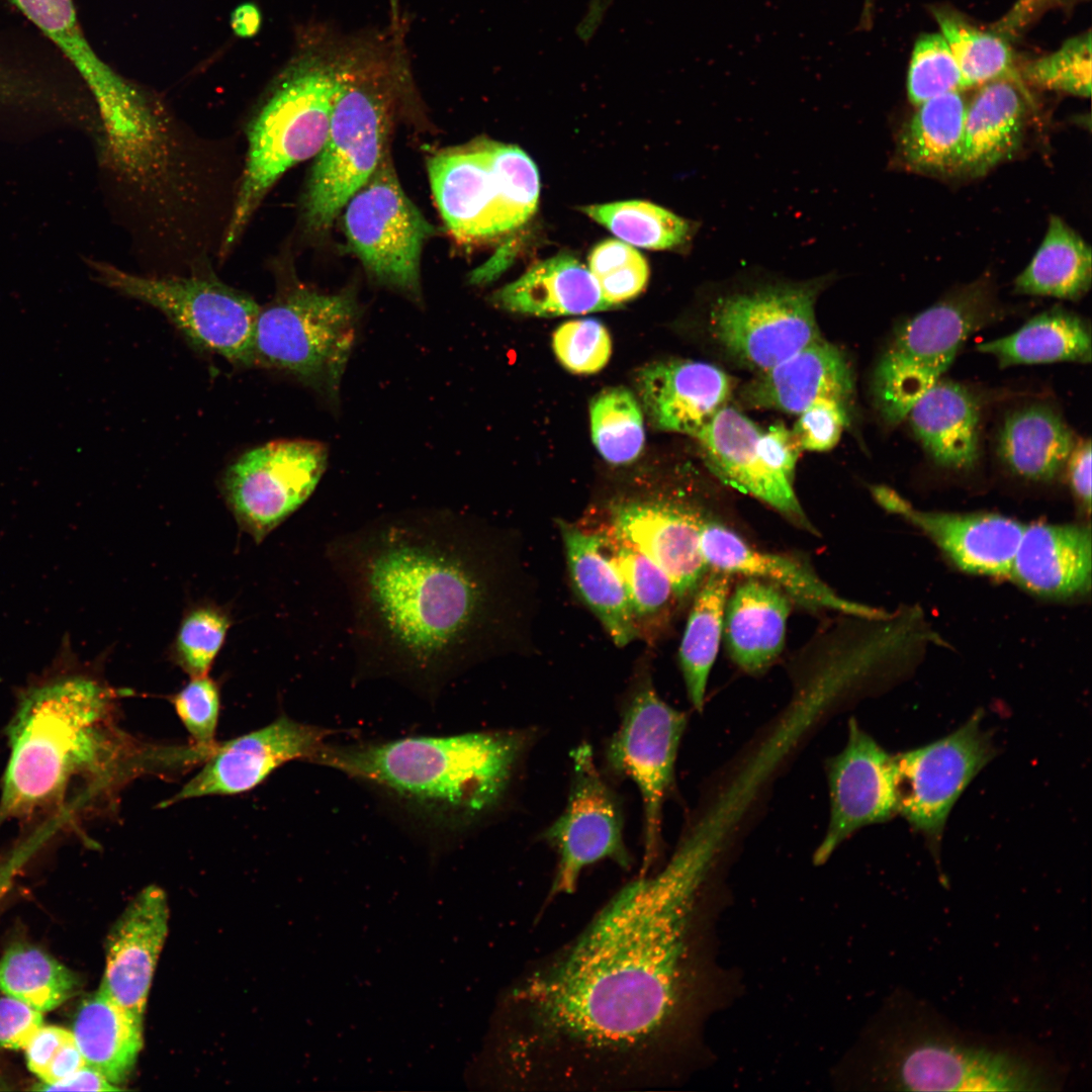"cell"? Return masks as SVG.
Returning <instances> with one entry per match:
<instances>
[{
    "label": "cell",
    "instance_id": "1",
    "mask_svg": "<svg viewBox=\"0 0 1092 1092\" xmlns=\"http://www.w3.org/2000/svg\"><path fill=\"white\" fill-rule=\"evenodd\" d=\"M707 856L686 840L621 889L566 946L503 993L475 1062L510 1091H619L673 1076L701 969L698 901Z\"/></svg>",
    "mask_w": 1092,
    "mask_h": 1092
},
{
    "label": "cell",
    "instance_id": "2",
    "mask_svg": "<svg viewBox=\"0 0 1092 1092\" xmlns=\"http://www.w3.org/2000/svg\"><path fill=\"white\" fill-rule=\"evenodd\" d=\"M491 542L453 517L421 515L382 520L347 542L345 576L371 646L430 675L509 631L513 572Z\"/></svg>",
    "mask_w": 1092,
    "mask_h": 1092
},
{
    "label": "cell",
    "instance_id": "3",
    "mask_svg": "<svg viewBox=\"0 0 1092 1092\" xmlns=\"http://www.w3.org/2000/svg\"><path fill=\"white\" fill-rule=\"evenodd\" d=\"M113 697L64 638L53 665L20 695L8 726L0 825L39 814L66 819L80 782L85 801L109 785L118 752L109 719Z\"/></svg>",
    "mask_w": 1092,
    "mask_h": 1092
},
{
    "label": "cell",
    "instance_id": "4",
    "mask_svg": "<svg viewBox=\"0 0 1092 1092\" xmlns=\"http://www.w3.org/2000/svg\"><path fill=\"white\" fill-rule=\"evenodd\" d=\"M534 736L508 729L325 744L314 761L371 786L434 827L460 831L509 801Z\"/></svg>",
    "mask_w": 1092,
    "mask_h": 1092
},
{
    "label": "cell",
    "instance_id": "5",
    "mask_svg": "<svg viewBox=\"0 0 1092 1092\" xmlns=\"http://www.w3.org/2000/svg\"><path fill=\"white\" fill-rule=\"evenodd\" d=\"M338 57L307 51L287 67L249 118L247 151L218 259L235 249L262 201L290 168L314 158L330 127Z\"/></svg>",
    "mask_w": 1092,
    "mask_h": 1092
},
{
    "label": "cell",
    "instance_id": "6",
    "mask_svg": "<svg viewBox=\"0 0 1092 1092\" xmlns=\"http://www.w3.org/2000/svg\"><path fill=\"white\" fill-rule=\"evenodd\" d=\"M394 73L391 63L376 49L362 47L338 57L330 127L302 199L308 230L328 229L388 150L396 92Z\"/></svg>",
    "mask_w": 1092,
    "mask_h": 1092
},
{
    "label": "cell",
    "instance_id": "7",
    "mask_svg": "<svg viewBox=\"0 0 1092 1092\" xmlns=\"http://www.w3.org/2000/svg\"><path fill=\"white\" fill-rule=\"evenodd\" d=\"M359 318L350 291L324 293L295 281L279 282L273 299L260 305L253 366L289 374L336 406Z\"/></svg>",
    "mask_w": 1092,
    "mask_h": 1092
},
{
    "label": "cell",
    "instance_id": "8",
    "mask_svg": "<svg viewBox=\"0 0 1092 1092\" xmlns=\"http://www.w3.org/2000/svg\"><path fill=\"white\" fill-rule=\"evenodd\" d=\"M428 171L441 215L461 243L508 234L536 210L538 170L517 146L474 141L436 153Z\"/></svg>",
    "mask_w": 1092,
    "mask_h": 1092
},
{
    "label": "cell",
    "instance_id": "9",
    "mask_svg": "<svg viewBox=\"0 0 1092 1092\" xmlns=\"http://www.w3.org/2000/svg\"><path fill=\"white\" fill-rule=\"evenodd\" d=\"M878 1080L904 1091H1046L1058 1084L1040 1064L972 1042L930 1023L903 1024L885 1041Z\"/></svg>",
    "mask_w": 1092,
    "mask_h": 1092
},
{
    "label": "cell",
    "instance_id": "10",
    "mask_svg": "<svg viewBox=\"0 0 1092 1092\" xmlns=\"http://www.w3.org/2000/svg\"><path fill=\"white\" fill-rule=\"evenodd\" d=\"M999 314L987 283H972L908 318L895 331L873 374L875 406L900 424L949 368L968 338Z\"/></svg>",
    "mask_w": 1092,
    "mask_h": 1092
},
{
    "label": "cell",
    "instance_id": "11",
    "mask_svg": "<svg viewBox=\"0 0 1092 1092\" xmlns=\"http://www.w3.org/2000/svg\"><path fill=\"white\" fill-rule=\"evenodd\" d=\"M99 280L160 310L196 349L238 366H253V337L260 305L222 282L212 268L188 274L142 275L107 263L94 265Z\"/></svg>",
    "mask_w": 1092,
    "mask_h": 1092
},
{
    "label": "cell",
    "instance_id": "12",
    "mask_svg": "<svg viewBox=\"0 0 1092 1092\" xmlns=\"http://www.w3.org/2000/svg\"><path fill=\"white\" fill-rule=\"evenodd\" d=\"M687 723V715L659 697L645 671L629 689L619 726L605 750L608 768L632 781L642 799L640 875L648 874L660 850L663 806L674 785L675 762Z\"/></svg>",
    "mask_w": 1092,
    "mask_h": 1092
},
{
    "label": "cell",
    "instance_id": "13",
    "mask_svg": "<svg viewBox=\"0 0 1092 1092\" xmlns=\"http://www.w3.org/2000/svg\"><path fill=\"white\" fill-rule=\"evenodd\" d=\"M344 208L346 237L368 273L420 302L421 255L434 230L402 190L388 150Z\"/></svg>",
    "mask_w": 1092,
    "mask_h": 1092
},
{
    "label": "cell",
    "instance_id": "14",
    "mask_svg": "<svg viewBox=\"0 0 1092 1092\" xmlns=\"http://www.w3.org/2000/svg\"><path fill=\"white\" fill-rule=\"evenodd\" d=\"M823 282L764 286L719 299L713 342L737 365L762 372L821 338L815 303Z\"/></svg>",
    "mask_w": 1092,
    "mask_h": 1092
},
{
    "label": "cell",
    "instance_id": "15",
    "mask_svg": "<svg viewBox=\"0 0 1092 1092\" xmlns=\"http://www.w3.org/2000/svg\"><path fill=\"white\" fill-rule=\"evenodd\" d=\"M328 456L322 442L281 439L238 457L223 472L220 490L240 529L261 543L310 496Z\"/></svg>",
    "mask_w": 1092,
    "mask_h": 1092
},
{
    "label": "cell",
    "instance_id": "16",
    "mask_svg": "<svg viewBox=\"0 0 1092 1092\" xmlns=\"http://www.w3.org/2000/svg\"><path fill=\"white\" fill-rule=\"evenodd\" d=\"M982 716L976 712L951 734L893 755L897 812L934 849L957 800L994 756Z\"/></svg>",
    "mask_w": 1092,
    "mask_h": 1092
},
{
    "label": "cell",
    "instance_id": "17",
    "mask_svg": "<svg viewBox=\"0 0 1092 1092\" xmlns=\"http://www.w3.org/2000/svg\"><path fill=\"white\" fill-rule=\"evenodd\" d=\"M570 759L565 808L542 835L558 857L552 895L574 892L581 872L597 861L611 859L622 869L632 867L622 804L601 775L592 745H576Z\"/></svg>",
    "mask_w": 1092,
    "mask_h": 1092
},
{
    "label": "cell",
    "instance_id": "18",
    "mask_svg": "<svg viewBox=\"0 0 1092 1092\" xmlns=\"http://www.w3.org/2000/svg\"><path fill=\"white\" fill-rule=\"evenodd\" d=\"M830 820L814 859L824 862L859 828L890 820L897 812L893 755L855 720L848 726L843 750L827 764Z\"/></svg>",
    "mask_w": 1092,
    "mask_h": 1092
},
{
    "label": "cell",
    "instance_id": "19",
    "mask_svg": "<svg viewBox=\"0 0 1092 1092\" xmlns=\"http://www.w3.org/2000/svg\"><path fill=\"white\" fill-rule=\"evenodd\" d=\"M330 730L281 716L271 724L214 746L202 768L170 800L247 792L273 770L295 759L313 760Z\"/></svg>",
    "mask_w": 1092,
    "mask_h": 1092
},
{
    "label": "cell",
    "instance_id": "20",
    "mask_svg": "<svg viewBox=\"0 0 1092 1092\" xmlns=\"http://www.w3.org/2000/svg\"><path fill=\"white\" fill-rule=\"evenodd\" d=\"M608 529L655 562L668 576L677 601L695 592L709 569L701 548L703 520L687 507L663 499H624L612 505Z\"/></svg>",
    "mask_w": 1092,
    "mask_h": 1092
},
{
    "label": "cell",
    "instance_id": "21",
    "mask_svg": "<svg viewBox=\"0 0 1092 1092\" xmlns=\"http://www.w3.org/2000/svg\"><path fill=\"white\" fill-rule=\"evenodd\" d=\"M885 510L920 529L962 570L982 575L1010 576L1024 526L990 513L926 512L885 485L872 487Z\"/></svg>",
    "mask_w": 1092,
    "mask_h": 1092
},
{
    "label": "cell",
    "instance_id": "22",
    "mask_svg": "<svg viewBox=\"0 0 1092 1092\" xmlns=\"http://www.w3.org/2000/svg\"><path fill=\"white\" fill-rule=\"evenodd\" d=\"M761 429L737 408L724 405L695 437L703 460L724 483L766 504L796 526L814 531L794 481L774 471L757 446Z\"/></svg>",
    "mask_w": 1092,
    "mask_h": 1092
},
{
    "label": "cell",
    "instance_id": "23",
    "mask_svg": "<svg viewBox=\"0 0 1092 1092\" xmlns=\"http://www.w3.org/2000/svg\"><path fill=\"white\" fill-rule=\"evenodd\" d=\"M701 548L710 568L769 582L808 610L833 611L874 621L891 617L880 609L840 597L802 559L755 549L722 524L703 522Z\"/></svg>",
    "mask_w": 1092,
    "mask_h": 1092
},
{
    "label": "cell",
    "instance_id": "24",
    "mask_svg": "<svg viewBox=\"0 0 1092 1092\" xmlns=\"http://www.w3.org/2000/svg\"><path fill=\"white\" fill-rule=\"evenodd\" d=\"M168 920L167 896L160 887L151 885L129 902L107 936L100 986L142 1020Z\"/></svg>",
    "mask_w": 1092,
    "mask_h": 1092
},
{
    "label": "cell",
    "instance_id": "25",
    "mask_svg": "<svg viewBox=\"0 0 1092 1092\" xmlns=\"http://www.w3.org/2000/svg\"><path fill=\"white\" fill-rule=\"evenodd\" d=\"M636 384L653 427L694 438L727 404L734 388V380L721 368L688 359L647 364Z\"/></svg>",
    "mask_w": 1092,
    "mask_h": 1092
},
{
    "label": "cell",
    "instance_id": "26",
    "mask_svg": "<svg viewBox=\"0 0 1092 1092\" xmlns=\"http://www.w3.org/2000/svg\"><path fill=\"white\" fill-rule=\"evenodd\" d=\"M854 377L844 353L819 338L767 370L756 373L739 393L743 405L800 415L821 397L846 404Z\"/></svg>",
    "mask_w": 1092,
    "mask_h": 1092
},
{
    "label": "cell",
    "instance_id": "27",
    "mask_svg": "<svg viewBox=\"0 0 1092 1092\" xmlns=\"http://www.w3.org/2000/svg\"><path fill=\"white\" fill-rule=\"evenodd\" d=\"M1091 529L1084 525L1024 526L1010 576L1043 597L1066 598L1091 586Z\"/></svg>",
    "mask_w": 1092,
    "mask_h": 1092
},
{
    "label": "cell",
    "instance_id": "28",
    "mask_svg": "<svg viewBox=\"0 0 1092 1092\" xmlns=\"http://www.w3.org/2000/svg\"><path fill=\"white\" fill-rule=\"evenodd\" d=\"M906 418L936 465L965 470L978 462L981 405L968 387L939 379L915 402Z\"/></svg>",
    "mask_w": 1092,
    "mask_h": 1092
},
{
    "label": "cell",
    "instance_id": "29",
    "mask_svg": "<svg viewBox=\"0 0 1092 1092\" xmlns=\"http://www.w3.org/2000/svg\"><path fill=\"white\" fill-rule=\"evenodd\" d=\"M791 600L774 584L745 577L727 600L723 633L732 661L749 674H760L781 654Z\"/></svg>",
    "mask_w": 1092,
    "mask_h": 1092
},
{
    "label": "cell",
    "instance_id": "30",
    "mask_svg": "<svg viewBox=\"0 0 1092 1092\" xmlns=\"http://www.w3.org/2000/svg\"><path fill=\"white\" fill-rule=\"evenodd\" d=\"M569 576L576 594L600 620L614 643L624 647L638 638L622 575L605 550L599 533L558 520Z\"/></svg>",
    "mask_w": 1092,
    "mask_h": 1092
},
{
    "label": "cell",
    "instance_id": "31",
    "mask_svg": "<svg viewBox=\"0 0 1092 1092\" xmlns=\"http://www.w3.org/2000/svg\"><path fill=\"white\" fill-rule=\"evenodd\" d=\"M1025 121L1017 82L999 79L980 86L967 105L957 174L978 177L1009 159L1021 144Z\"/></svg>",
    "mask_w": 1092,
    "mask_h": 1092
},
{
    "label": "cell",
    "instance_id": "32",
    "mask_svg": "<svg viewBox=\"0 0 1092 1092\" xmlns=\"http://www.w3.org/2000/svg\"><path fill=\"white\" fill-rule=\"evenodd\" d=\"M504 310L538 316L584 314L612 308L583 264L559 254L531 267L491 296Z\"/></svg>",
    "mask_w": 1092,
    "mask_h": 1092
},
{
    "label": "cell",
    "instance_id": "33",
    "mask_svg": "<svg viewBox=\"0 0 1092 1092\" xmlns=\"http://www.w3.org/2000/svg\"><path fill=\"white\" fill-rule=\"evenodd\" d=\"M1077 440L1061 414L1043 403L1008 413L997 438V453L1015 475L1051 481L1066 468Z\"/></svg>",
    "mask_w": 1092,
    "mask_h": 1092
},
{
    "label": "cell",
    "instance_id": "34",
    "mask_svg": "<svg viewBox=\"0 0 1092 1092\" xmlns=\"http://www.w3.org/2000/svg\"><path fill=\"white\" fill-rule=\"evenodd\" d=\"M72 1033L87 1065L119 1085L133 1070L143 1048V1020L103 987L80 1005Z\"/></svg>",
    "mask_w": 1092,
    "mask_h": 1092
},
{
    "label": "cell",
    "instance_id": "35",
    "mask_svg": "<svg viewBox=\"0 0 1092 1092\" xmlns=\"http://www.w3.org/2000/svg\"><path fill=\"white\" fill-rule=\"evenodd\" d=\"M967 105L961 91L935 96L917 105L898 134L900 161L908 169L923 174H957Z\"/></svg>",
    "mask_w": 1092,
    "mask_h": 1092
},
{
    "label": "cell",
    "instance_id": "36",
    "mask_svg": "<svg viewBox=\"0 0 1092 1092\" xmlns=\"http://www.w3.org/2000/svg\"><path fill=\"white\" fill-rule=\"evenodd\" d=\"M1005 368L1055 362L1090 363L1091 330L1084 318L1055 308L1027 321L1016 332L977 346Z\"/></svg>",
    "mask_w": 1092,
    "mask_h": 1092
},
{
    "label": "cell",
    "instance_id": "37",
    "mask_svg": "<svg viewBox=\"0 0 1092 1092\" xmlns=\"http://www.w3.org/2000/svg\"><path fill=\"white\" fill-rule=\"evenodd\" d=\"M1091 281L1090 246L1061 217L1052 215L1040 246L1014 287L1021 294L1077 300L1089 291Z\"/></svg>",
    "mask_w": 1092,
    "mask_h": 1092
},
{
    "label": "cell",
    "instance_id": "38",
    "mask_svg": "<svg viewBox=\"0 0 1092 1092\" xmlns=\"http://www.w3.org/2000/svg\"><path fill=\"white\" fill-rule=\"evenodd\" d=\"M731 575L714 570L697 589L681 643L679 666L688 698L698 712L705 704L707 682L717 657Z\"/></svg>",
    "mask_w": 1092,
    "mask_h": 1092
},
{
    "label": "cell",
    "instance_id": "39",
    "mask_svg": "<svg viewBox=\"0 0 1092 1092\" xmlns=\"http://www.w3.org/2000/svg\"><path fill=\"white\" fill-rule=\"evenodd\" d=\"M931 12L957 61L965 89L999 79L1017 82L1012 48L1002 33L982 29L953 8L936 6Z\"/></svg>",
    "mask_w": 1092,
    "mask_h": 1092
},
{
    "label": "cell",
    "instance_id": "40",
    "mask_svg": "<svg viewBox=\"0 0 1092 1092\" xmlns=\"http://www.w3.org/2000/svg\"><path fill=\"white\" fill-rule=\"evenodd\" d=\"M80 987L76 973L34 945L15 943L0 959V990L43 1013Z\"/></svg>",
    "mask_w": 1092,
    "mask_h": 1092
},
{
    "label": "cell",
    "instance_id": "41",
    "mask_svg": "<svg viewBox=\"0 0 1092 1092\" xmlns=\"http://www.w3.org/2000/svg\"><path fill=\"white\" fill-rule=\"evenodd\" d=\"M627 589L638 637H654L668 622L678 602L666 573L649 557L609 530L599 533Z\"/></svg>",
    "mask_w": 1092,
    "mask_h": 1092
},
{
    "label": "cell",
    "instance_id": "42",
    "mask_svg": "<svg viewBox=\"0 0 1092 1092\" xmlns=\"http://www.w3.org/2000/svg\"><path fill=\"white\" fill-rule=\"evenodd\" d=\"M582 210L621 241L646 249L676 248L688 241L692 231L688 220L646 201L588 205Z\"/></svg>",
    "mask_w": 1092,
    "mask_h": 1092
},
{
    "label": "cell",
    "instance_id": "43",
    "mask_svg": "<svg viewBox=\"0 0 1092 1092\" xmlns=\"http://www.w3.org/2000/svg\"><path fill=\"white\" fill-rule=\"evenodd\" d=\"M589 416L593 443L606 461L622 465L638 458L645 442L644 419L629 389L602 390L592 399Z\"/></svg>",
    "mask_w": 1092,
    "mask_h": 1092
},
{
    "label": "cell",
    "instance_id": "44",
    "mask_svg": "<svg viewBox=\"0 0 1092 1092\" xmlns=\"http://www.w3.org/2000/svg\"><path fill=\"white\" fill-rule=\"evenodd\" d=\"M81 75L87 86L103 81L111 69L93 51L77 19L73 0H11Z\"/></svg>",
    "mask_w": 1092,
    "mask_h": 1092
},
{
    "label": "cell",
    "instance_id": "45",
    "mask_svg": "<svg viewBox=\"0 0 1092 1092\" xmlns=\"http://www.w3.org/2000/svg\"><path fill=\"white\" fill-rule=\"evenodd\" d=\"M231 611L212 601L188 607L169 647L170 659L190 677L208 674L233 625Z\"/></svg>",
    "mask_w": 1092,
    "mask_h": 1092
},
{
    "label": "cell",
    "instance_id": "46",
    "mask_svg": "<svg viewBox=\"0 0 1092 1092\" xmlns=\"http://www.w3.org/2000/svg\"><path fill=\"white\" fill-rule=\"evenodd\" d=\"M1030 84L1080 97L1091 94V32L1067 39L1057 51L1025 64Z\"/></svg>",
    "mask_w": 1092,
    "mask_h": 1092
},
{
    "label": "cell",
    "instance_id": "47",
    "mask_svg": "<svg viewBox=\"0 0 1092 1092\" xmlns=\"http://www.w3.org/2000/svg\"><path fill=\"white\" fill-rule=\"evenodd\" d=\"M588 263L603 298L612 307L635 298L647 284L646 260L623 241L607 240L599 244L592 251Z\"/></svg>",
    "mask_w": 1092,
    "mask_h": 1092
},
{
    "label": "cell",
    "instance_id": "48",
    "mask_svg": "<svg viewBox=\"0 0 1092 1092\" xmlns=\"http://www.w3.org/2000/svg\"><path fill=\"white\" fill-rule=\"evenodd\" d=\"M965 89L957 61L941 33L921 34L913 49L907 76L910 102H922Z\"/></svg>",
    "mask_w": 1092,
    "mask_h": 1092
},
{
    "label": "cell",
    "instance_id": "49",
    "mask_svg": "<svg viewBox=\"0 0 1092 1092\" xmlns=\"http://www.w3.org/2000/svg\"><path fill=\"white\" fill-rule=\"evenodd\" d=\"M552 347L559 362L578 374L600 371L612 353L608 330L592 317L571 320L559 326L553 333Z\"/></svg>",
    "mask_w": 1092,
    "mask_h": 1092
},
{
    "label": "cell",
    "instance_id": "50",
    "mask_svg": "<svg viewBox=\"0 0 1092 1092\" xmlns=\"http://www.w3.org/2000/svg\"><path fill=\"white\" fill-rule=\"evenodd\" d=\"M175 711L202 752H210L219 714V689L207 674L191 677L171 697Z\"/></svg>",
    "mask_w": 1092,
    "mask_h": 1092
},
{
    "label": "cell",
    "instance_id": "51",
    "mask_svg": "<svg viewBox=\"0 0 1092 1092\" xmlns=\"http://www.w3.org/2000/svg\"><path fill=\"white\" fill-rule=\"evenodd\" d=\"M848 424V404L821 397L799 415L793 431L803 450L826 452L837 445Z\"/></svg>",
    "mask_w": 1092,
    "mask_h": 1092
},
{
    "label": "cell",
    "instance_id": "52",
    "mask_svg": "<svg viewBox=\"0 0 1092 1092\" xmlns=\"http://www.w3.org/2000/svg\"><path fill=\"white\" fill-rule=\"evenodd\" d=\"M43 1024L42 1013L11 997H0V1050H23Z\"/></svg>",
    "mask_w": 1092,
    "mask_h": 1092
},
{
    "label": "cell",
    "instance_id": "53",
    "mask_svg": "<svg viewBox=\"0 0 1092 1092\" xmlns=\"http://www.w3.org/2000/svg\"><path fill=\"white\" fill-rule=\"evenodd\" d=\"M757 446L763 460L774 471L794 481L796 464L803 449L793 430L776 423L766 431L761 430Z\"/></svg>",
    "mask_w": 1092,
    "mask_h": 1092
},
{
    "label": "cell",
    "instance_id": "54",
    "mask_svg": "<svg viewBox=\"0 0 1092 1092\" xmlns=\"http://www.w3.org/2000/svg\"><path fill=\"white\" fill-rule=\"evenodd\" d=\"M73 1036L71 1030L55 1025L39 1026L31 1035L25 1051L29 1070L39 1080L43 1077L49 1064L65 1041Z\"/></svg>",
    "mask_w": 1092,
    "mask_h": 1092
},
{
    "label": "cell",
    "instance_id": "55",
    "mask_svg": "<svg viewBox=\"0 0 1092 1092\" xmlns=\"http://www.w3.org/2000/svg\"><path fill=\"white\" fill-rule=\"evenodd\" d=\"M52 832L51 828L40 830L0 855V899L12 886L16 876L35 853L46 836H49Z\"/></svg>",
    "mask_w": 1092,
    "mask_h": 1092
},
{
    "label": "cell",
    "instance_id": "56",
    "mask_svg": "<svg viewBox=\"0 0 1092 1092\" xmlns=\"http://www.w3.org/2000/svg\"><path fill=\"white\" fill-rule=\"evenodd\" d=\"M1071 487L1089 512L1091 509V442H1077L1066 464Z\"/></svg>",
    "mask_w": 1092,
    "mask_h": 1092
},
{
    "label": "cell",
    "instance_id": "57",
    "mask_svg": "<svg viewBox=\"0 0 1092 1092\" xmlns=\"http://www.w3.org/2000/svg\"><path fill=\"white\" fill-rule=\"evenodd\" d=\"M32 1090L37 1091H119L121 1088L111 1083L102 1073L89 1065L54 1083H36Z\"/></svg>",
    "mask_w": 1092,
    "mask_h": 1092
},
{
    "label": "cell",
    "instance_id": "58",
    "mask_svg": "<svg viewBox=\"0 0 1092 1092\" xmlns=\"http://www.w3.org/2000/svg\"><path fill=\"white\" fill-rule=\"evenodd\" d=\"M85 1065L86 1062L73 1035L59 1049L39 1082L42 1084L57 1083Z\"/></svg>",
    "mask_w": 1092,
    "mask_h": 1092
},
{
    "label": "cell",
    "instance_id": "59",
    "mask_svg": "<svg viewBox=\"0 0 1092 1092\" xmlns=\"http://www.w3.org/2000/svg\"><path fill=\"white\" fill-rule=\"evenodd\" d=\"M260 24V11L252 3L238 6L232 14V27L235 33L241 37H251L256 34Z\"/></svg>",
    "mask_w": 1092,
    "mask_h": 1092
},
{
    "label": "cell",
    "instance_id": "60",
    "mask_svg": "<svg viewBox=\"0 0 1092 1092\" xmlns=\"http://www.w3.org/2000/svg\"><path fill=\"white\" fill-rule=\"evenodd\" d=\"M872 5H873L872 0H864L863 11H862V14H861V24H863L866 26L871 23Z\"/></svg>",
    "mask_w": 1092,
    "mask_h": 1092
},
{
    "label": "cell",
    "instance_id": "61",
    "mask_svg": "<svg viewBox=\"0 0 1092 1092\" xmlns=\"http://www.w3.org/2000/svg\"><path fill=\"white\" fill-rule=\"evenodd\" d=\"M391 11L394 20H397V0H390Z\"/></svg>",
    "mask_w": 1092,
    "mask_h": 1092
}]
</instances>
